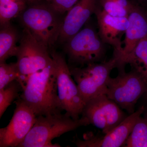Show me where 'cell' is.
Segmentation results:
<instances>
[{
	"label": "cell",
	"mask_w": 147,
	"mask_h": 147,
	"mask_svg": "<svg viewBox=\"0 0 147 147\" xmlns=\"http://www.w3.org/2000/svg\"><path fill=\"white\" fill-rule=\"evenodd\" d=\"M19 97L36 117L61 113L53 60L45 68L29 76Z\"/></svg>",
	"instance_id": "cell-1"
},
{
	"label": "cell",
	"mask_w": 147,
	"mask_h": 147,
	"mask_svg": "<svg viewBox=\"0 0 147 147\" xmlns=\"http://www.w3.org/2000/svg\"><path fill=\"white\" fill-rule=\"evenodd\" d=\"M90 124L85 116L74 120L66 113L37 116L34 125L18 147H60L59 144H53V139Z\"/></svg>",
	"instance_id": "cell-2"
},
{
	"label": "cell",
	"mask_w": 147,
	"mask_h": 147,
	"mask_svg": "<svg viewBox=\"0 0 147 147\" xmlns=\"http://www.w3.org/2000/svg\"><path fill=\"white\" fill-rule=\"evenodd\" d=\"M45 0L28 5L18 17L28 29L50 51L59 37L64 17Z\"/></svg>",
	"instance_id": "cell-3"
},
{
	"label": "cell",
	"mask_w": 147,
	"mask_h": 147,
	"mask_svg": "<svg viewBox=\"0 0 147 147\" xmlns=\"http://www.w3.org/2000/svg\"><path fill=\"white\" fill-rule=\"evenodd\" d=\"M118 59L113 55L107 61L82 67H69L70 72L85 104L98 96L105 94L111 71L117 68Z\"/></svg>",
	"instance_id": "cell-4"
},
{
	"label": "cell",
	"mask_w": 147,
	"mask_h": 147,
	"mask_svg": "<svg viewBox=\"0 0 147 147\" xmlns=\"http://www.w3.org/2000/svg\"><path fill=\"white\" fill-rule=\"evenodd\" d=\"M69 62L75 66L100 62L106 53L105 43L92 26H86L64 43Z\"/></svg>",
	"instance_id": "cell-5"
},
{
	"label": "cell",
	"mask_w": 147,
	"mask_h": 147,
	"mask_svg": "<svg viewBox=\"0 0 147 147\" xmlns=\"http://www.w3.org/2000/svg\"><path fill=\"white\" fill-rule=\"evenodd\" d=\"M147 91V80L139 72L131 69L128 72L119 71L115 78L110 77L105 94L129 115L135 112L137 101Z\"/></svg>",
	"instance_id": "cell-6"
},
{
	"label": "cell",
	"mask_w": 147,
	"mask_h": 147,
	"mask_svg": "<svg viewBox=\"0 0 147 147\" xmlns=\"http://www.w3.org/2000/svg\"><path fill=\"white\" fill-rule=\"evenodd\" d=\"M17 55L18 82L22 89L29 76L45 68L53 61L50 50L28 29L24 28Z\"/></svg>",
	"instance_id": "cell-7"
},
{
	"label": "cell",
	"mask_w": 147,
	"mask_h": 147,
	"mask_svg": "<svg viewBox=\"0 0 147 147\" xmlns=\"http://www.w3.org/2000/svg\"><path fill=\"white\" fill-rule=\"evenodd\" d=\"M50 53L56 67L57 89L61 109L74 119H79L86 104L71 76L65 57L53 49Z\"/></svg>",
	"instance_id": "cell-8"
},
{
	"label": "cell",
	"mask_w": 147,
	"mask_h": 147,
	"mask_svg": "<svg viewBox=\"0 0 147 147\" xmlns=\"http://www.w3.org/2000/svg\"><path fill=\"white\" fill-rule=\"evenodd\" d=\"M115 101L105 94L98 96L86 103L82 116H85L103 134L120 124L127 117Z\"/></svg>",
	"instance_id": "cell-9"
},
{
	"label": "cell",
	"mask_w": 147,
	"mask_h": 147,
	"mask_svg": "<svg viewBox=\"0 0 147 147\" xmlns=\"http://www.w3.org/2000/svg\"><path fill=\"white\" fill-rule=\"evenodd\" d=\"M7 126L0 129V147H18L34 126L36 116L20 97Z\"/></svg>",
	"instance_id": "cell-10"
},
{
	"label": "cell",
	"mask_w": 147,
	"mask_h": 147,
	"mask_svg": "<svg viewBox=\"0 0 147 147\" xmlns=\"http://www.w3.org/2000/svg\"><path fill=\"white\" fill-rule=\"evenodd\" d=\"M145 110V106H141L103 136L100 137L86 134L83 140L76 139L74 144L79 147H124L134 124Z\"/></svg>",
	"instance_id": "cell-11"
},
{
	"label": "cell",
	"mask_w": 147,
	"mask_h": 147,
	"mask_svg": "<svg viewBox=\"0 0 147 147\" xmlns=\"http://www.w3.org/2000/svg\"><path fill=\"white\" fill-rule=\"evenodd\" d=\"M95 14L99 36L104 43L114 48L113 55L118 57L122 50L123 36L129 25L128 18L112 16L100 7Z\"/></svg>",
	"instance_id": "cell-12"
},
{
	"label": "cell",
	"mask_w": 147,
	"mask_h": 147,
	"mask_svg": "<svg viewBox=\"0 0 147 147\" xmlns=\"http://www.w3.org/2000/svg\"><path fill=\"white\" fill-rule=\"evenodd\" d=\"M98 0H79L64 17L58 41L64 43L83 28L98 9Z\"/></svg>",
	"instance_id": "cell-13"
},
{
	"label": "cell",
	"mask_w": 147,
	"mask_h": 147,
	"mask_svg": "<svg viewBox=\"0 0 147 147\" xmlns=\"http://www.w3.org/2000/svg\"><path fill=\"white\" fill-rule=\"evenodd\" d=\"M127 18L129 25L123 40L122 50L118 57L115 56L119 59L118 64L133 51L141 40L147 36V13L144 9L134 5Z\"/></svg>",
	"instance_id": "cell-14"
},
{
	"label": "cell",
	"mask_w": 147,
	"mask_h": 147,
	"mask_svg": "<svg viewBox=\"0 0 147 147\" xmlns=\"http://www.w3.org/2000/svg\"><path fill=\"white\" fill-rule=\"evenodd\" d=\"M127 64L142 74L147 81V36L141 40L133 51L118 64L119 71L125 70Z\"/></svg>",
	"instance_id": "cell-15"
},
{
	"label": "cell",
	"mask_w": 147,
	"mask_h": 147,
	"mask_svg": "<svg viewBox=\"0 0 147 147\" xmlns=\"http://www.w3.org/2000/svg\"><path fill=\"white\" fill-rule=\"evenodd\" d=\"M17 30L10 24L1 27L0 30V63L5 62L11 57H16L19 46Z\"/></svg>",
	"instance_id": "cell-16"
},
{
	"label": "cell",
	"mask_w": 147,
	"mask_h": 147,
	"mask_svg": "<svg viewBox=\"0 0 147 147\" xmlns=\"http://www.w3.org/2000/svg\"><path fill=\"white\" fill-rule=\"evenodd\" d=\"M28 5L27 0H0V26L10 24Z\"/></svg>",
	"instance_id": "cell-17"
},
{
	"label": "cell",
	"mask_w": 147,
	"mask_h": 147,
	"mask_svg": "<svg viewBox=\"0 0 147 147\" xmlns=\"http://www.w3.org/2000/svg\"><path fill=\"white\" fill-rule=\"evenodd\" d=\"M147 142V118L140 116L127 140L125 147H144Z\"/></svg>",
	"instance_id": "cell-18"
},
{
	"label": "cell",
	"mask_w": 147,
	"mask_h": 147,
	"mask_svg": "<svg viewBox=\"0 0 147 147\" xmlns=\"http://www.w3.org/2000/svg\"><path fill=\"white\" fill-rule=\"evenodd\" d=\"M104 11L113 16L127 17L134 5L129 0H99Z\"/></svg>",
	"instance_id": "cell-19"
},
{
	"label": "cell",
	"mask_w": 147,
	"mask_h": 147,
	"mask_svg": "<svg viewBox=\"0 0 147 147\" xmlns=\"http://www.w3.org/2000/svg\"><path fill=\"white\" fill-rule=\"evenodd\" d=\"M21 91L22 86L17 80L0 90V118L13 100L19 97V93Z\"/></svg>",
	"instance_id": "cell-20"
},
{
	"label": "cell",
	"mask_w": 147,
	"mask_h": 147,
	"mask_svg": "<svg viewBox=\"0 0 147 147\" xmlns=\"http://www.w3.org/2000/svg\"><path fill=\"white\" fill-rule=\"evenodd\" d=\"M19 73L16 63H0V90L18 79Z\"/></svg>",
	"instance_id": "cell-21"
},
{
	"label": "cell",
	"mask_w": 147,
	"mask_h": 147,
	"mask_svg": "<svg viewBox=\"0 0 147 147\" xmlns=\"http://www.w3.org/2000/svg\"><path fill=\"white\" fill-rule=\"evenodd\" d=\"M58 13L63 15L70 10L79 0H45Z\"/></svg>",
	"instance_id": "cell-22"
},
{
	"label": "cell",
	"mask_w": 147,
	"mask_h": 147,
	"mask_svg": "<svg viewBox=\"0 0 147 147\" xmlns=\"http://www.w3.org/2000/svg\"><path fill=\"white\" fill-rule=\"evenodd\" d=\"M42 1V0H27L28 3V5L34 3L38 2L41 1Z\"/></svg>",
	"instance_id": "cell-23"
},
{
	"label": "cell",
	"mask_w": 147,
	"mask_h": 147,
	"mask_svg": "<svg viewBox=\"0 0 147 147\" xmlns=\"http://www.w3.org/2000/svg\"><path fill=\"white\" fill-rule=\"evenodd\" d=\"M144 96L145 99H146V100L147 101V91L146 92V93L144 95V96Z\"/></svg>",
	"instance_id": "cell-24"
},
{
	"label": "cell",
	"mask_w": 147,
	"mask_h": 147,
	"mask_svg": "<svg viewBox=\"0 0 147 147\" xmlns=\"http://www.w3.org/2000/svg\"><path fill=\"white\" fill-rule=\"evenodd\" d=\"M144 147H147V142L146 143V144L144 146Z\"/></svg>",
	"instance_id": "cell-25"
}]
</instances>
